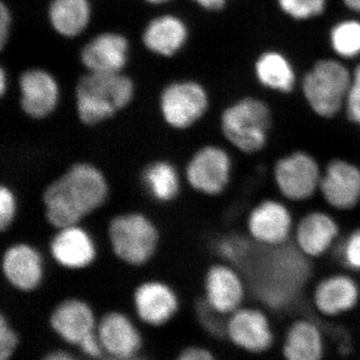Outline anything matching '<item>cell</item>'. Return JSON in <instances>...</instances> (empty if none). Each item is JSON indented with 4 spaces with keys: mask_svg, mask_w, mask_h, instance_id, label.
I'll use <instances>...</instances> for the list:
<instances>
[{
    "mask_svg": "<svg viewBox=\"0 0 360 360\" xmlns=\"http://www.w3.org/2000/svg\"><path fill=\"white\" fill-rule=\"evenodd\" d=\"M134 84L120 72H89L75 89L78 120L86 127H96L115 117L129 105Z\"/></svg>",
    "mask_w": 360,
    "mask_h": 360,
    "instance_id": "4",
    "label": "cell"
},
{
    "mask_svg": "<svg viewBox=\"0 0 360 360\" xmlns=\"http://www.w3.org/2000/svg\"><path fill=\"white\" fill-rule=\"evenodd\" d=\"M139 184L144 194L155 205L167 206L179 200L184 182V172L168 158H155L139 172Z\"/></svg>",
    "mask_w": 360,
    "mask_h": 360,
    "instance_id": "20",
    "label": "cell"
},
{
    "mask_svg": "<svg viewBox=\"0 0 360 360\" xmlns=\"http://www.w3.org/2000/svg\"><path fill=\"white\" fill-rule=\"evenodd\" d=\"M252 239L238 232H226L213 239L212 250L219 262L240 269L245 266L253 251Z\"/></svg>",
    "mask_w": 360,
    "mask_h": 360,
    "instance_id": "28",
    "label": "cell"
},
{
    "mask_svg": "<svg viewBox=\"0 0 360 360\" xmlns=\"http://www.w3.org/2000/svg\"><path fill=\"white\" fill-rule=\"evenodd\" d=\"M342 2L349 11L360 14V0H342Z\"/></svg>",
    "mask_w": 360,
    "mask_h": 360,
    "instance_id": "41",
    "label": "cell"
},
{
    "mask_svg": "<svg viewBox=\"0 0 360 360\" xmlns=\"http://www.w3.org/2000/svg\"><path fill=\"white\" fill-rule=\"evenodd\" d=\"M257 82L265 89L288 94L295 90L296 72L290 58L278 51H266L255 63Z\"/></svg>",
    "mask_w": 360,
    "mask_h": 360,
    "instance_id": "26",
    "label": "cell"
},
{
    "mask_svg": "<svg viewBox=\"0 0 360 360\" xmlns=\"http://www.w3.org/2000/svg\"><path fill=\"white\" fill-rule=\"evenodd\" d=\"M110 195V181L103 168L91 161H75L44 186L45 221L52 229L84 224L108 205Z\"/></svg>",
    "mask_w": 360,
    "mask_h": 360,
    "instance_id": "1",
    "label": "cell"
},
{
    "mask_svg": "<svg viewBox=\"0 0 360 360\" xmlns=\"http://www.w3.org/2000/svg\"><path fill=\"white\" fill-rule=\"evenodd\" d=\"M279 8L291 20L307 21L322 15L328 0H277Z\"/></svg>",
    "mask_w": 360,
    "mask_h": 360,
    "instance_id": "31",
    "label": "cell"
},
{
    "mask_svg": "<svg viewBox=\"0 0 360 360\" xmlns=\"http://www.w3.org/2000/svg\"><path fill=\"white\" fill-rule=\"evenodd\" d=\"M20 89L21 110L32 120H45L58 108V82L47 71L40 68L25 71L20 78Z\"/></svg>",
    "mask_w": 360,
    "mask_h": 360,
    "instance_id": "19",
    "label": "cell"
},
{
    "mask_svg": "<svg viewBox=\"0 0 360 360\" xmlns=\"http://www.w3.org/2000/svg\"><path fill=\"white\" fill-rule=\"evenodd\" d=\"M7 84H8V82H7L6 70H0V94H1V96L6 94Z\"/></svg>",
    "mask_w": 360,
    "mask_h": 360,
    "instance_id": "42",
    "label": "cell"
},
{
    "mask_svg": "<svg viewBox=\"0 0 360 360\" xmlns=\"http://www.w3.org/2000/svg\"><path fill=\"white\" fill-rule=\"evenodd\" d=\"M352 72L335 58L317 60L302 78V90L314 115L331 120L345 110Z\"/></svg>",
    "mask_w": 360,
    "mask_h": 360,
    "instance_id": "6",
    "label": "cell"
},
{
    "mask_svg": "<svg viewBox=\"0 0 360 360\" xmlns=\"http://www.w3.org/2000/svg\"><path fill=\"white\" fill-rule=\"evenodd\" d=\"M253 248L243 266L246 283L253 296L276 312L290 309L311 276L310 258L290 243Z\"/></svg>",
    "mask_w": 360,
    "mask_h": 360,
    "instance_id": "2",
    "label": "cell"
},
{
    "mask_svg": "<svg viewBox=\"0 0 360 360\" xmlns=\"http://www.w3.org/2000/svg\"><path fill=\"white\" fill-rule=\"evenodd\" d=\"M11 14L8 7L2 2L0 6V47L4 49L11 32Z\"/></svg>",
    "mask_w": 360,
    "mask_h": 360,
    "instance_id": "37",
    "label": "cell"
},
{
    "mask_svg": "<svg viewBox=\"0 0 360 360\" xmlns=\"http://www.w3.org/2000/svg\"><path fill=\"white\" fill-rule=\"evenodd\" d=\"M360 286L347 274H333L319 281L312 293V304L319 314L338 317L359 305Z\"/></svg>",
    "mask_w": 360,
    "mask_h": 360,
    "instance_id": "18",
    "label": "cell"
},
{
    "mask_svg": "<svg viewBox=\"0 0 360 360\" xmlns=\"http://www.w3.org/2000/svg\"><path fill=\"white\" fill-rule=\"evenodd\" d=\"M248 290V283L238 267L214 262L207 267L203 276V297L220 312L231 315L243 307Z\"/></svg>",
    "mask_w": 360,
    "mask_h": 360,
    "instance_id": "14",
    "label": "cell"
},
{
    "mask_svg": "<svg viewBox=\"0 0 360 360\" xmlns=\"http://www.w3.org/2000/svg\"><path fill=\"white\" fill-rule=\"evenodd\" d=\"M18 345V335L6 315L0 317V360H11Z\"/></svg>",
    "mask_w": 360,
    "mask_h": 360,
    "instance_id": "35",
    "label": "cell"
},
{
    "mask_svg": "<svg viewBox=\"0 0 360 360\" xmlns=\"http://www.w3.org/2000/svg\"><path fill=\"white\" fill-rule=\"evenodd\" d=\"M78 347L85 354L89 355L92 359H98V357L103 355V347L101 345L98 336H97L96 331L85 336L84 340L80 341Z\"/></svg>",
    "mask_w": 360,
    "mask_h": 360,
    "instance_id": "36",
    "label": "cell"
},
{
    "mask_svg": "<svg viewBox=\"0 0 360 360\" xmlns=\"http://www.w3.org/2000/svg\"><path fill=\"white\" fill-rule=\"evenodd\" d=\"M46 274V258L34 243L16 240L2 251V277L13 290L20 293L34 292L44 285Z\"/></svg>",
    "mask_w": 360,
    "mask_h": 360,
    "instance_id": "9",
    "label": "cell"
},
{
    "mask_svg": "<svg viewBox=\"0 0 360 360\" xmlns=\"http://www.w3.org/2000/svg\"><path fill=\"white\" fill-rule=\"evenodd\" d=\"M20 198L9 184L0 186V231L6 233L16 224L20 215Z\"/></svg>",
    "mask_w": 360,
    "mask_h": 360,
    "instance_id": "32",
    "label": "cell"
},
{
    "mask_svg": "<svg viewBox=\"0 0 360 360\" xmlns=\"http://www.w3.org/2000/svg\"><path fill=\"white\" fill-rule=\"evenodd\" d=\"M295 227L288 206L272 198L262 200L253 206L246 219L250 238L257 245L266 248L288 243Z\"/></svg>",
    "mask_w": 360,
    "mask_h": 360,
    "instance_id": "12",
    "label": "cell"
},
{
    "mask_svg": "<svg viewBox=\"0 0 360 360\" xmlns=\"http://www.w3.org/2000/svg\"><path fill=\"white\" fill-rule=\"evenodd\" d=\"M231 153L219 144L208 143L194 150L184 165V182L206 198H217L231 186L233 176Z\"/></svg>",
    "mask_w": 360,
    "mask_h": 360,
    "instance_id": "7",
    "label": "cell"
},
{
    "mask_svg": "<svg viewBox=\"0 0 360 360\" xmlns=\"http://www.w3.org/2000/svg\"><path fill=\"white\" fill-rule=\"evenodd\" d=\"M343 110L349 122L360 127V63L352 72V84Z\"/></svg>",
    "mask_w": 360,
    "mask_h": 360,
    "instance_id": "34",
    "label": "cell"
},
{
    "mask_svg": "<svg viewBox=\"0 0 360 360\" xmlns=\"http://www.w3.org/2000/svg\"><path fill=\"white\" fill-rule=\"evenodd\" d=\"M319 193L324 202L338 210L350 212L360 203V167L345 158H333L322 169Z\"/></svg>",
    "mask_w": 360,
    "mask_h": 360,
    "instance_id": "15",
    "label": "cell"
},
{
    "mask_svg": "<svg viewBox=\"0 0 360 360\" xmlns=\"http://www.w3.org/2000/svg\"><path fill=\"white\" fill-rule=\"evenodd\" d=\"M97 322L91 305L75 296L58 302L49 317L52 330L66 342L77 345L96 330Z\"/></svg>",
    "mask_w": 360,
    "mask_h": 360,
    "instance_id": "21",
    "label": "cell"
},
{
    "mask_svg": "<svg viewBox=\"0 0 360 360\" xmlns=\"http://www.w3.org/2000/svg\"><path fill=\"white\" fill-rule=\"evenodd\" d=\"M295 245L305 257L319 258L338 243L340 227L333 215L323 210L305 213L295 224Z\"/></svg>",
    "mask_w": 360,
    "mask_h": 360,
    "instance_id": "17",
    "label": "cell"
},
{
    "mask_svg": "<svg viewBox=\"0 0 360 360\" xmlns=\"http://www.w3.org/2000/svg\"><path fill=\"white\" fill-rule=\"evenodd\" d=\"M194 314L200 323V328L207 333L208 335L222 340L226 338V315L220 314L213 309L203 296L198 298L194 302Z\"/></svg>",
    "mask_w": 360,
    "mask_h": 360,
    "instance_id": "30",
    "label": "cell"
},
{
    "mask_svg": "<svg viewBox=\"0 0 360 360\" xmlns=\"http://www.w3.org/2000/svg\"><path fill=\"white\" fill-rule=\"evenodd\" d=\"M96 333L103 349L115 359H130L141 349V333L124 312H106L97 322Z\"/></svg>",
    "mask_w": 360,
    "mask_h": 360,
    "instance_id": "22",
    "label": "cell"
},
{
    "mask_svg": "<svg viewBox=\"0 0 360 360\" xmlns=\"http://www.w3.org/2000/svg\"><path fill=\"white\" fill-rule=\"evenodd\" d=\"M176 360H217L210 350L201 347L186 348Z\"/></svg>",
    "mask_w": 360,
    "mask_h": 360,
    "instance_id": "38",
    "label": "cell"
},
{
    "mask_svg": "<svg viewBox=\"0 0 360 360\" xmlns=\"http://www.w3.org/2000/svg\"><path fill=\"white\" fill-rule=\"evenodd\" d=\"M131 298L135 314L148 326H163L172 321L179 310V293L163 279H143L135 285Z\"/></svg>",
    "mask_w": 360,
    "mask_h": 360,
    "instance_id": "13",
    "label": "cell"
},
{
    "mask_svg": "<svg viewBox=\"0 0 360 360\" xmlns=\"http://www.w3.org/2000/svg\"><path fill=\"white\" fill-rule=\"evenodd\" d=\"M111 360H146V359H136V357H130V359H115V357H113Z\"/></svg>",
    "mask_w": 360,
    "mask_h": 360,
    "instance_id": "44",
    "label": "cell"
},
{
    "mask_svg": "<svg viewBox=\"0 0 360 360\" xmlns=\"http://www.w3.org/2000/svg\"><path fill=\"white\" fill-rule=\"evenodd\" d=\"M188 37L186 23L174 15L158 16L148 23L142 35L146 49L162 56H172L184 46Z\"/></svg>",
    "mask_w": 360,
    "mask_h": 360,
    "instance_id": "25",
    "label": "cell"
},
{
    "mask_svg": "<svg viewBox=\"0 0 360 360\" xmlns=\"http://www.w3.org/2000/svg\"><path fill=\"white\" fill-rule=\"evenodd\" d=\"M329 44L341 59L360 56V20L348 18L335 23L329 32Z\"/></svg>",
    "mask_w": 360,
    "mask_h": 360,
    "instance_id": "29",
    "label": "cell"
},
{
    "mask_svg": "<svg viewBox=\"0 0 360 360\" xmlns=\"http://www.w3.org/2000/svg\"><path fill=\"white\" fill-rule=\"evenodd\" d=\"M129 49V41L124 37L106 32L85 44L80 58L89 72H120L127 65Z\"/></svg>",
    "mask_w": 360,
    "mask_h": 360,
    "instance_id": "23",
    "label": "cell"
},
{
    "mask_svg": "<svg viewBox=\"0 0 360 360\" xmlns=\"http://www.w3.org/2000/svg\"><path fill=\"white\" fill-rule=\"evenodd\" d=\"M338 258L347 269L360 272V226L356 227L340 241Z\"/></svg>",
    "mask_w": 360,
    "mask_h": 360,
    "instance_id": "33",
    "label": "cell"
},
{
    "mask_svg": "<svg viewBox=\"0 0 360 360\" xmlns=\"http://www.w3.org/2000/svg\"><path fill=\"white\" fill-rule=\"evenodd\" d=\"M44 360H79L65 352H54L47 355Z\"/></svg>",
    "mask_w": 360,
    "mask_h": 360,
    "instance_id": "40",
    "label": "cell"
},
{
    "mask_svg": "<svg viewBox=\"0 0 360 360\" xmlns=\"http://www.w3.org/2000/svg\"><path fill=\"white\" fill-rule=\"evenodd\" d=\"M91 7L89 0H52L49 18L52 27L65 37H75L89 25Z\"/></svg>",
    "mask_w": 360,
    "mask_h": 360,
    "instance_id": "27",
    "label": "cell"
},
{
    "mask_svg": "<svg viewBox=\"0 0 360 360\" xmlns=\"http://www.w3.org/2000/svg\"><path fill=\"white\" fill-rule=\"evenodd\" d=\"M272 120L269 104L257 97L245 96L222 111L220 131L239 153L257 155L269 143Z\"/></svg>",
    "mask_w": 360,
    "mask_h": 360,
    "instance_id": "5",
    "label": "cell"
},
{
    "mask_svg": "<svg viewBox=\"0 0 360 360\" xmlns=\"http://www.w3.org/2000/svg\"><path fill=\"white\" fill-rule=\"evenodd\" d=\"M146 1L153 4H165V2L170 1V0H146Z\"/></svg>",
    "mask_w": 360,
    "mask_h": 360,
    "instance_id": "43",
    "label": "cell"
},
{
    "mask_svg": "<svg viewBox=\"0 0 360 360\" xmlns=\"http://www.w3.org/2000/svg\"><path fill=\"white\" fill-rule=\"evenodd\" d=\"M283 355L285 360L323 359L324 338L321 328L310 319H296L286 331Z\"/></svg>",
    "mask_w": 360,
    "mask_h": 360,
    "instance_id": "24",
    "label": "cell"
},
{
    "mask_svg": "<svg viewBox=\"0 0 360 360\" xmlns=\"http://www.w3.org/2000/svg\"><path fill=\"white\" fill-rule=\"evenodd\" d=\"M106 241L120 264L139 269L158 255L161 231L158 222L141 210H124L112 215L105 229Z\"/></svg>",
    "mask_w": 360,
    "mask_h": 360,
    "instance_id": "3",
    "label": "cell"
},
{
    "mask_svg": "<svg viewBox=\"0 0 360 360\" xmlns=\"http://www.w3.org/2000/svg\"><path fill=\"white\" fill-rule=\"evenodd\" d=\"M47 245V253L59 269L80 272L96 264L99 248L96 236L84 224L53 229Z\"/></svg>",
    "mask_w": 360,
    "mask_h": 360,
    "instance_id": "10",
    "label": "cell"
},
{
    "mask_svg": "<svg viewBox=\"0 0 360 360\" xmlns=\"http://www.w3.org/2000/svg\"><path fill=\"white\" fill-rule=\"evenodd\" d=\"M322 168L311 153L295 150L276 161L272 177L284 200L305 202L319 193Z\"/></svg>",
    "mask_w": 360,
    "mask_h": 360,
    "instance_id": "8",
    "label": "cell"
},
{
    "mask_svg": "<svg viewBox=\"0 0 360 360\" xmlns=\"http://www.w3.org/2000/svg\"><path fill=\"white\" fill-rule=\"evenodd\" d=\"M193 1L198 4L201 8L205 9V11L217 13V11L225 8L229 0H193Z\"/></svg>",
    "mask_w": 360,
    "mask_h": 360,
    "instance_id": "39",
    "label": "cell"
},
{
    "mask_svg": "<svg viewBox=\"0 0 360 360\" xmlns=\"http://www.w3.org/2000/svg\"><path fill=\"white\" fill-rule=\"evenodd\" d=\"M226 338L250 354H264L274 342L269 316L264 310L252 307H241L227 316Z\"/></svg>",
    "mask_w": 360,
    "mask_h": 360,
    "instance_id": "16",
    "label": "cell"
},
{
    "mask_svg": "<svg viewBox=\"0 0 360 360\" xmlns=\"http://www.w3.org/2000/svg\"><path fill=\"white\" fill-rule=\"evenodd\" d=\"M160 108L161 117L167 127L186 130L206 115L210 108V97L198 82H174L161 92Z\"/></svg>",
    "mask_w": 360,
    "mask_h": 360,
    "instance_id": "11",
    "label": "cell"
}]
</instances>
